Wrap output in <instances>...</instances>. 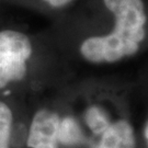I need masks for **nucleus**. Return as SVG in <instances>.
Instances as JSON below:
<instances>
[{
    "label": "nucleus",
    "mask_w": 148,
    "mask_h": 148,
    "mask_svg": "<svg viewBox=\"0 0 148 148\" xmlns=\"http://www.w3.org/2000/svg\"><path fill=\"white\" fill-rule=\"evenodd\" d=\"M33 51L25 33L11 29L0 31V91L27 77Z\"/></svg>",
    "instance_id": "nucleus-2"
},
{
    "label": "nucleus",
    "mask_w": 148,
    "mask_h": 148,
    "mask_svg": "<svg viewBox=\"0 0 148 148\" xmlns=\"http://www.w3.org/2000/svg\"><path fill=\"white\" fill-rule=\"evenodd\" d=\"M145 36L146 30H134L115 20L110 33L86 38L79 51L81 56L89 63H116L137 53Z\"/></svg>",
    "instance_id": "nucleus-1"
},
{
    "label": "nucleus",
    "mask_w": 148,
    "mask_h": 148,
    "mask_svg": "<svg viewBox=\"0 0 148 148\" xmlns=\"http://www.w3.org/2000/svg\"><path fill=\"white\" fill-rule=\"evenodd\" d=\"M84 120L91 133L98 136H101L112 123L106 111L99 106H89L85 112Z\"/></svg>",
    "instance_id": "nucleus-7"
},
{
    "label": "nucleus",
    "mask_w": 148,
    "mask_h": 148,
    "mask_svg": "<svg viewBox=\"0 0 148 148\" xmlns=\"http://www.w3.org/2000/svg\"><path fill=\"white\" fill-rule=\"evenodd\" d=\"M44 5H46L49 8L53 9H62L68 5H70L75 0H41Z\"/></svg>",
    "instance_id": "nucleus-8"
},
{
    "label": "nucleus",
    "mask_w": 148,
    "mask_h": 148,
    "mask_svg": "<svg viewBox=\"0 0 148 148\" xmlns=\"http://www.w3.org/2000/svg\"><path fill=\"white\" fill-rule=\"evenodd\" d=\"M60 115L51 109H40L32 116L27 131L25 147L34 148L42 145H58L57 135Z\"/></svg>",
    "instance_id": "nucleus-3"
},
{
    "label": "nucleus",
    "mask_w": 148,
    "mask_h": 148,
    "mask_svg": "<svg viewBox=\"0 0 148 148\" xmlns=\"http://www.w3.org/2000/svg\"><path fill=\"white\" fill-rule=\"evenodd\" d=\"M95 148H136V136L132 124L124 119L112 122Z\"/></svg>",
    "instance_id": "nucleus-4"
},
{
    "label": "nucleus",
    "mask_w": 148,
    "mask_h": 148,
    "mask_svg": "<svg viewBox=\"0 0 148 148\" xmlns=\"http://www.w3.org/2000/svg\"><path fill=\"white\" fill-rule=\"evenodd\" d=\"M57 140L59 146H65V147L78 146L86 142L82 128L74 116L67 115L60 117Z\"/></svg>",
    "instance_id": "nucleus-6"
},
{
    "label": "nucleus",
    "mask_w": 148,
    "mask_h": 148,
    "mask_svg": "<svg viewBox=\"0 0 148 148\" xmlns=\"http://www.w3.org/2000/svg\"><path fill=\"white\" fill-rule=\"evenodd\" d=\"M19 137L14 111L7 101L0 99V148H19L22 145Z\"/></svg>",
    "instance_id": "nucleus-5"
},
{
    "label": "nucleus",
    "mask_w": 148,
    "mask_h": 148,
    "mask_svg": "<svg viewBox=\"0 0 148 148\" xmlns=\"http://www.w3.org/2000/svg\"><path fill=\"white\" fill-rule=\"evenodd\" d=\"M144 135H145V138H146V142H147V145H148V122H147V124H146V127H145Z\"/></svg>",
    "instance_id": "nucleus-10"
},
{
    "label": "nucleus",
    "mask_w": 148,
    "mask_h": 148,
    "mask_svg": "<svg viewBox=\"0 0 148 148\" xmlns=\"http://www.w3.org/2000/svg\"><path fill=\"white\" fill-rule=\"evenodd\" d=\"M34 148H59V145H43V146H37Z\"/></svg>",
    "instance_id": "nucleus-9"
}]
</instances>
